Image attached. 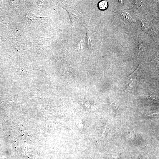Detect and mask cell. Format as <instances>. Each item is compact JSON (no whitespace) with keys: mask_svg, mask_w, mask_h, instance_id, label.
<instances>
[{"mask_svg":"<svg viewBox=\"0 0 159 159\" xmlns=\"http://www.w3.org/2000/svg\"><path fill=\"white\" fill-rule=\"evenodd\" d=\"M139 67H138L137 69L126 78V81L129 86L130 87L132 86L133 83L136 80L137 71L139 69Z\"/></svg>","mask_w":159,"mask_h":159,"instance_id":"6da1fadb","label":"cell"},{"mask_svg":"<svg viewBox=\"0 0 159 159\" xmlns=\"http://www.w3.org/2000/svg\"><path fill=\"white\" fill-rule=\"evenodd\" d=\"M98 6L100 10H104L106 9L108 6L107 1L106 0L100 1L98 4Z\"/></svg>","mask_w":159,"mask_h":159,"instance_id":"7a4b0ae2","label":"cell"}]
</instances>
